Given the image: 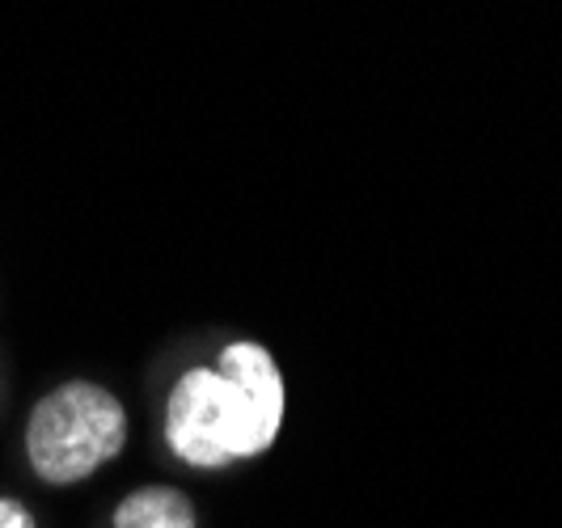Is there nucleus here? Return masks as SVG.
Segmentation results:
<instances>
[{
	"label": "nucleus",
	"mask_w": 562,
	"mask_h": 528,
	"mask_svg": "<svg viewBox=\"0 0 562 528\" xmlns=\"http://www.w3.org/2000/svg\"><path fill=\"white\" fill-rule=\"evenodd\" d=\"M0 528H34V516L18 499H4L0 495Z\"/></svg>",
	"instance_id": "nucleus-5"
},
{
	"label": "nucleus",
	"mask_w": 562,
	"mask_h": 528,
	"mask_svg": "<svg viewBox=\"0 0 562 528\" xmlns=\"http://www.w3.org/2000/svg\"><path fill=\"white\" fill-rule=\"evenodd\" d=\"M166 440L173 457L203 470L250 457L241 397L216 368H191L178 377L166 406Z\"/></svg>",
	"instance_id": "nucleus-2"
},
{
	"label": "nucleus",
	"mask_w": 562,
	"mask_h": 528,
	"mask_svg": "<svg viewBox=\"0 0 562 528\" xmlns=\"http://www.w3.org/2000/svg\"><path fill=\"white\" fill-rule=\"evenodd\" d=\"M114 528H195V507L173 486H144L114 507Z\"/></svg>",
	"instance_id": "nucleus-4"
},
{
	"label": "nucleus",
	"mask_w": 562,
	"mask_h": 528,
	"mask_svg": "<svg viewBox=\"0 0 562 528\" xmlns=\"http://www.w3.org/2000/svg\"><path fill=\"white\" fill-rule=\"evenodd\" d=\"M216 372L225 377L228 385L241 397L246 411V440H250V457L267 452L280 436L283 423V377L271 351L258 342H233L221 351Z\"/></svg>",
	"instance_id": "nucleus-3"
},
{
	"label": "nucleus",
	"mask_w": 562,
	"mask_h": 528,
	"mask_svg": "<svg viewBox=\"0 0 562 528\" xmlns=\"http://www.w3.org/2000/svg\"><path fill=\"white\" fill-rule=\"evenodd\" d=\"M127 445V415L102 385L72 381L47 393L26 423V457L52 486H72Z\"/></svg>",
	"instance_id": "nucleus-1"
}]
</instances>
